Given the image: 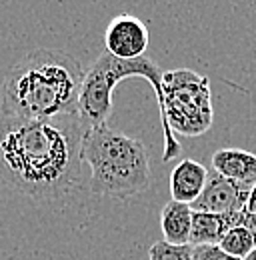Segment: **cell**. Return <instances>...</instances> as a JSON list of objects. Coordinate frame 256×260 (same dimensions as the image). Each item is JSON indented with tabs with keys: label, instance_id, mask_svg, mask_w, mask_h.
Returning a JSON list of instances; mask_svg holds the SVG:
<instances>
[{
	"label": "cell",
	"instance_id": "1",
	"mask_svg": "<svg viewBox=\"0 0 256 260\" xmlns=\"http://www.w3.org/2000/svg\"><path fill=\"white\" fill-rule=\"evenodd\" d=\"M86 130L80 114L36 120L0 112V182L34 200H64L78 186Z\"/></svg>",
	"mask_w": 256,
	"mask_h": 260
},
{
	"label": "cell",
	"instance_id": "2",
	"mask_svg": "<svg viewBox=\"0 0 256 260\" xmlns=\"http://www.w3.org/2000/svg\"><path fill=\"white\" fill-rule=\"evenodd\" d=\"M84 76L86 70L68 52L36 48L4 76L0 112L36 120L78 114Z\"/></svg>",
	"mask_w": 256,
	"mask_h": 260
},
{
	"label": "cell",
	"instance_id": "3",
	"mask_svg": "<svg viewBox=\"0 0 256 260\" xmlns=\"http://www.w3.org/2000/svg\"><path fill=\"white\" fill-rule=\"evenodd\" d=\"M82 162L90 166V190L106 198H130L150 186L144 144L108 124L86 130Z\"/></svg>",
	"mask_w": 256,
	"mask_h": 260
},
{
	"label": "cell",
	"instance_id": "4",
	"mask_svg": "<svg viewBox=\"0 0 256 260\" xmlns=\"http://www.w3.org/2000/svg\"><path fill=\"white\" fill-rule=\"evenodd\" d=\"M162 94L164 104L160 110L162 132H164V154L162 160L168 162L180 154V144L174 132L182 136H200L208 132L214 122L210 82L206 76L188 70H168L162 74Z\"/></svg>",
	"mask_w": 256,
	"mask_h": 260
},
{
	"label": "cell",
	"instance_id": "5",
	"mask_svg": "<svg viewBox=\"0 0 256 260\" xmlns=\"http://www.w3.org/2000/svg\"><path fill=\"white\" fill-rule=\"evenodd\" d=\"M162 74L160 66L150 60L148 56H140L134 60H120L114 58L108 52H102L96 62L86 70L82 90H80V100H78V114L86 128H96L106 124V120L112 114V90L114 86L128 76H142L146 78L158 100V108L162 110L164 104V94H162Z\"/></svg>",
	"mask_w": 256,
	"mask_h": 260
},
{
	"label": "cell",
	"instance_id": "6",
	"mask_svg": "<svg viewBox=\"0 0 256 260\" xmlns=\"http://www.w3.org/2000/svg\"><path fill=\"white\" fill-rule=\"evenodd\" d=\"M248 192L250 188H244L212 170L208 172V180L202 194L192 202V210L206 214H220V216L242 212L246 206Z\"/></svg>",
	"mask_w": 256,
	"mask_h": 260
},
{
	"label": "cell",
	"instance_id": "7",
	"mask_svg": "<svg viewBox=\"0 0 256 260\" xmlns=\"http://www.w3.org/2000/svg\"><path fill=\"white\" fill-rule=\"evenodd\" d=\"M106 52L120 60H134L144 56L148 48V28L132 14H118L104 34Z\"/></svg>",
	"mask_w": 256,
	"mask_h": 260
},
{
	"label": "cell",
	"instance_id": "8",
	"mask_svg": "<svg viewBox=\"0 0 256 260\" xmlns=\"http://www.w3.org/2000/svg\"><path fill=\"white\" fill-rule=\"evenodd\" d=\"M212 170L244 188H252L256 184V154L240 148H220L212 154Z\"/></svg>",
	"mask_w": 256,
	"mask_h": 260
},
{
	"label": "cell",
	"instance_id": "9",
	"mask_svg": "<svg viewBox=\"0 0 256 260\" xmlns=\"http://www.w3.org/2000/svg\"><path fill=\"white\" fill-rule=\"evenodd\" d=\"M208 180V168L198 160L184 158L176 164L170 172V194L172 200L190 204L202 194Z\"/></svg>",
	"mask_w": 256,
	"mask_h": 260
},
{
	"label": "cell",
	"instance_id": "10",
	"mask_svg": "<svg viewBox=\"0 0 256 260\" xmlns=\"http://www.w3.org/2000/svg\"><path fill=\"white\" fill-rule=\"evenodd\" d=\"M242 212L236 214H206V212H194L192 214V230H190V244L196 246H218L226 230L232 226H240Z\"/></svg>",
	"mask_w": 256,
	"mask_h": 260
},
{
	"label": "cell",
	"instance_id": "11",
	"mask_svg": "<svg viewBox=\"0 0 256 260\" xmlns=\"http://www.w3.org/2000/svg\"><path fill=\"white\" fill-rule=\"evenodd\" d=\"M192 214L194 210L190 204L176 202V200L166 202L160 212V230H162L164 242L172 246H186L190 242Z\"/></svg>",
	"mask_w": 256,
	"mask_h": 260
},
{
	"label": "cell",
	"instance_id": "12",
	"mask_svg": "<svg viewBox=\"0 0 256 260\" xmlns=\"http://www.w3.org/2000/svg\"><path fill=\"white\" fill-rule=\"evenodd\" d=\"M218 248L232 258L244 260L256 248V242L254 236L244 226H232L226 230L222 240L218 242Z\"/></svg>",
	"mask_w": 256,
	"mask_h": 260
},
{
	"label": "cell",
	"instance_id": "13",
	"mask_svg": "<svg viewBox=\"0 0 256 260\" xmlns=\"http://www.w3.org/2000/svg\"><path fill=\"white\" fill-rule=\"evenodd\" d=\"M148 260H192V246H172L164 240H158L150 246Z\"/></svg>",
	"mask_w": 256,
	"mask_h": 260
},
{
	"label": "cell",
	"instance_id": "14",
	"mask_svg": "<svg viewBox=\"0 0 256 260\" xmlns=\"http://www.w3.org/2000/svg\"><path fill=\"white\" fill-rule=\"evenodd\" d=\"M192 260H238L224 254L218 246H196L192 248Z\"/></svg>",
	"mask_w": 256,
	"mask_h": 260
},
{
	"label": "cell",
	"instance_id": "15",
	"mask_svg": "<svg viewBox=\"0 0 256 260\" xmlns=\"http://www.w3.org/2000/svg\"><path fill=\"white\" fill-rule=\"evenodd\" d=\"M240 226H244L252 236H254V242H256V214H248L244 212L242 214V220H240Z\"/></svg>",
	"mask_w": 256,
	"mask_h": 260
},
{
	"label": "cell",
	"instance_id": "16",
	"mask_svg": "<svg viewBox=\"0 0 256 260\" xmlns=\"http://www.w3.org/2000/svg\"><path fill=\"white\" fill-rule=\"evenodd\" d=\"M244 212H248V214H256V184L250 188V192H248L246 206H244Z\"/></svg>",
	"mask_w": 256,
	"mask_h": 260
},
{
	"label": "cell",
	"instance_id": "17",
	"mask_svg": "<svg viewBox=\"0 0 256 260\" xmlns=\"http://www.w3.org/2000/svg\"><path fill=\"white\" fill-rule=\"evenodd\" d=\"M244 260H256V248H254V250H252V252H250V254H248V256H246Z\"/></svg>",
	"mask_w": 256,
	"mask_h": 260
}]
</instances>
